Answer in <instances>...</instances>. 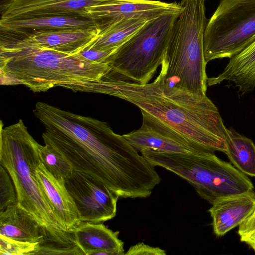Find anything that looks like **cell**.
<instances>
[{"label": "cell", "instance_id": "1", "mask_svg": "<svg viewBox=\"0 0 255 255\" xmlns=\"http://www.w3.org/2000/svg\"><path fill=\"white\" fill-rule=\"evenodd\" d=\"M33 113L44 126L45 143L62 154L74 171L98 180L119 198L148 197L160 182L155 166L107 123L41 102Z\"/></svg>", "mask_w": 255, "mask_h": 255}, {"label": "cell", "instance_id": "2", "mask_svg": "<svg viewBox=\"0 0 255 255\" xmlns=\"http://www.w3.org/2000/svg\"><path fill=\"white\" fill-rule=\"evenodd\" d=\"M105 94L138 107L187 138L213 151L226 152L227 129L217 107L206 95L170 84L160 71L146 84L108 80Z\"/></svg>", "mask_w": 255, "mask_h": 255}, {"label": "cell", "instance_id": "3", "mask_svg": "<svg viewBox=\"0 0 255 255\" xmlns=\"http://www.w3.org/2000/svg\"><path fill=\"white\" fill-rule=\"evenodd\" d=\"M109 63L80 52L70 54L39 48H0L1 85H24L34 92L62 87L75 92L102 93Z\"/></svg>", "mask_w": 255, "mask_h": 255}, {"label": "cell", "instance_id": "4", "mask_svg": "<svg viewBox=\"0 0 255 255\" xmlns=\"http://www.w3.org/2000/svg\"><path fill=\"white\" fill-rule=\"evenodd\" d=\"M205 0H180L182 11L174 23L161 71L168 82L191 92L206 95L208 77L204 35L208 19Z\"/></svg>", "mask_w": 255, "mask_h": 255}, {"label": "cell", "instance_id": "5", "mask_svg": "<svg viewBox=\"0 0 255 255\" xmlns=\"http://www.w3.org/2000/svg\"><path fill=\"white\" fill-rule=\"evenodd\" d=\"M0 128V164L10 175L19 204L41 226L63 229L40 188L37 169L41 163L39 144L29 133L22 120Z\"/></svg>", "mask_w": 255, "mask_h": 255}, {"label": "cell", "instance_id": "6", "mask_svg": "<svg viewBox=\"0 0 255 255\" xmlns=\"http://www.w3.org/2000/svg\"><path fill=\"white\" fill-rule=\"evenodd\" d=\"M141 155L155 167L164 168L186 180L203 199H217L254 190L248 176L215 152L165 153L145 150Z\"/></svg>", "mask_w": 255, "mask_h": 255}, {"label": "cell", "instance_id": "7", "mask_svg": "<svg viewBox=\"0 0 255 255\" xmlns=\"http://www.w3.org/2000/svg\"><path fill=\"white\" fill-rule=\"evenodd\" d=\"M181 11L147 21L111 56L107 78L148 83L162 63L173 26Z\"/></svg>", "mask_w": 255, "mask_h": 255}, {"label": "cell", "instance_id": "8", "mask_svg": "<svg viewBox=\"0 0 255 255\" xmlns=\"http://www.w3.org/2000/svg\"><path fill=\"white\" fill-rule=\"evenodd\" d=\"M255 41V0H221L204 35L206 62L231 58Z\"/></svg>", "mask_w": 255, "mask_h": 255}, {"label": "cell", "instance_id": "9", "mask_svg": "<svg viewBox=\"0 0 255 255\" xmlns=\"http://www.w3.org/2000/svg\"><path fill=\"white\" fill-rule=\"evenodd\" d=\"M65 184L81 222L102 223L116 216L119 197L101 182L73 171Z\"/></svg>", "mask_w": 255, "mask_h": 255}, {"label": "cell", "instance_id": "10", "mask_svg": "<svg viewBox=\"0 0 255 255\" xmlns=\"http://www.w3.org/2000/svg\"><path fill=\"white\" fill-rule=\"evenodd\" d=\"M95 28L36 31L21 34H0V48H39L70 54L79 53L98 37Z\"/></svg>", "mask_w": 255, "mask_h": 255}, {"label": "cell", "instance_id": "11", "mask_svg": "<svg viewBox=\"0 0 255 255\" xmlns=\"http://www.w3.org/2000/svg\"><path fill=\"white\" fill-rule=\"evenodd\" d=\"M140 128L124 137L138 152L153 150L165 153L214 152L187 138L154 117L141 112Z\"/></svg>", "mask_w": 255, "mask_h": 255}, {"label": "cell", "instance_id": "12", "mask_svg": "<svg viewBox=\"0 0 255 255\" xmlns=\"http://www.w3.org/2000/svg\"><path fill=\"white\" fill-rule=\"evenodd\" d=\"M180 2L167 3L154 0H114L86 7L84 14L95 23L100 33L124 20L154 19L170 12L180 11Z\"/></svg>", "mask_w": 255, "mask_h": 255}, {"label": "cell", "instance_id": "13", "mask_svg": "<svg viewBox=\"0 0 255 255\" xmlns=\"http://www.w3.org/2000/svg\"><path fill=\"white\" fill-rule=\"evenodd\" d=\"M114 0H9L1 6L0 20L70 14Z\"/></svg>", "mask_w": 255, "mask_h": 255}, {"label": "cell", "instance_id": "14", "mask_svg": "<svg viewBox=\"0 0 255 255\" xmlns=\"http://www.w3.org/2000/svg\"><path fill=\"white\" fill-rule=\"evenodd\" d=\"M40 189L47 198L57 221L64 230H73L81 222L76 204L65 181L54 177L41 163L37 169Z\"/></svg>", "mask_w": 255, "mask_h": 255}, {"label": "cell", "instance_id": "15", "mask_svg": "<svg viewBox=\"0 0 255 255\" xmlns=\"http://www.w3.org/2000/svg\"><path fill=\"white\" fill-rule=\"evenodd\" d=\"M255 208L254 190L217 199L209 210L214 233L219 237L223 236L239 226Z\"/></svg>", "mask_w": 255, "mask_h": 255}, {"label": "cell", "instance_id": "16", "mask_svg": "<svg viewBox=\"0 0 255 255\" xmlns=\"http://www.w3.org/2000/svg\"><path fill=\"white\" fill-rule=\"evenodd\" d=\"M95 28V22L80 14L22 17L0 20V34H21L36 31Z\"/></svg>", "mask_w": 255, "mask_h": 255}, {"label": "cell", "instance_id": "17", "mask_svg": "<svg viewBox=\"0 0 255 255\" xmlns=\"http://www.w3.org/2000/svg\"><path fill=\"white\" fill-rule=\"evenodd\" d=\"M76 242L85 255H125L119 231L102 223L81 222L73 230Z\"/></svg>", "mask_w": 255, "mask_h": 255}, {"label": "cell", "instance_id": "18", "mask_svg": "<svg viewBox=\"0 0 255 255\" xmlns=\"http://www.w3.org/2000/svg\"><path fill=\"white\" fill-rule=\"evenodd\" d=\"M227 81L233 82L244 95L255 88V41L230 58L223 72L216 77L208 78V86Z\"/></svg>", "mask_w": 255, "mask_h": 255}, {"label": "cell", "instance_id": "19", "mask_svg": "<svg viewBox=\"0 0 255 255\" xmlns=\"http://www.w3.org/2000/svg\"><path fill=\"white\" fill-rule=\"evenodd\" d=\"M41 226L17 202L0 212V235L25 242H39Z\"/></svg>", "mask_w": 255, "mask_h": 255}, {"label": "cell", "instance_id": "20", "mask_svg": "<svg viewBox=\"0 0 255 255\" xmlns=\"http://www.w3.org/2000/svg\"><path fill=\"white\" fill-rule=\"evenodd\" d=\"M226 153L232 164L240 171L255 177V144L253 140L232 128H227Z\"/></svg>", "mask_w": 255, "mask_h": 255}, {"label": "cell", "instance_id": "21", "mask_svg": "<svg viewBox=\"0 0 255 255\" xmlns=\"http://www.w3.org/2000/svg\"><path fill=\"white\" fill-rule=\"evenodd\" d=\"M42 236L38 255H84L78 245L73 230L41 226Z\"/></svg>", "mask_w": 255, "mask_h": 255}, {"label": "cell", "instance_id": "22", "mask_svg": "<svg viewBox=\"0 0 255 255\" xmlns=\"http://www.w3.org/2000/svg\"><path fill=\"white\" fill-rule=\"evenodd\" d=\"M148 21L142 18H132L118 22L100 33L87 48L97 50L119 48Z\"/></svg>", "mask_w": 255, "mask_h": 255}, {"label": "cell", "instance_id": "23", "mask_svg": "<svg viewBox=\"0 0 255 255\" xmlns=\"http://www.w3.org/2000/svg\"><path fill=\"white\" fill-rule=\"evenodd\" d=\"M41 163L56 179L65 181L74 170L70 162L58 150L50 144L39 145Z\"/></svg>", "mask_w": 255, "mask_h": 255}, {"label": "cell", "instance_id": "24", "mask_svg": "<svg viewBox=\"0 0 255 255\" xmlns=\"http://www.w3.org/2000/svg\"><path fill=\"white\" fill-rule=\"evenodd\" d=\"M39 242H25L0 235V255H37Z\"/></svg>", "mask_w": 255, "mask_h": 255}, {"label": "cell", "instance_id": "25", "mask_svg": "<svg viewBox=\"0 0 255 255\" xmlns=\"http://www.w3.org/2000/svg\"><path fill=\"white\" fill-rule=\"evenodd\" d=\"M17 202L12 179L7 170L0 165V212Z\"/></svg>", "mask_w": 255, "mask_h": 255}, {"label": "cell", "instance_id": "26", "mask_svg": "<svg viewBox=\"0 0 255 255\" xmlns=\"http://www.w3.org/2000/svg\"><path fill=\"white\" fill-rule=\"evenodd\" d=\"M238 234L241 242L255 251V208L239 226Z\"/></svg>", "mask_w": 255, "mask_h": 255}, {"label": "cell", "instance_id": "27", "mask_svg": "<svg viewBox=\"0 0 255 255\" xmlns=\"http://www.w3.org/2000/svg\"><path fill=\"white\" fill-rule=\"evenodd\" d=\"M118 48L97 50L86 47L80 53L85 58L99 63H109V60Z\"/></svg>", "mask_w": 255, "mask_h": 255}, {"label": "cell", "instance_id": "28", "mask_svg": "<svg viewBox=\"0 0 255 255\" xmlns=\"http://www.w3.org/2000/svg\"><path fill=\"white\" fill-rule=\"evenodd\" d=\"M165 255V251L158 248L149 246L143 243H137L130 247L125 255Z\"/></svg>", "mask_w": 255, "mask_h": 255}, {"label": "cell", "instance_id": "29", "mask_svg": "<svg viewBox=\"0 0 255 255\" xmlns=\"http://www.w3.org/2000/svg\"></svg>", "mask_w": 255, "mask_h": 255}]
</instances>
